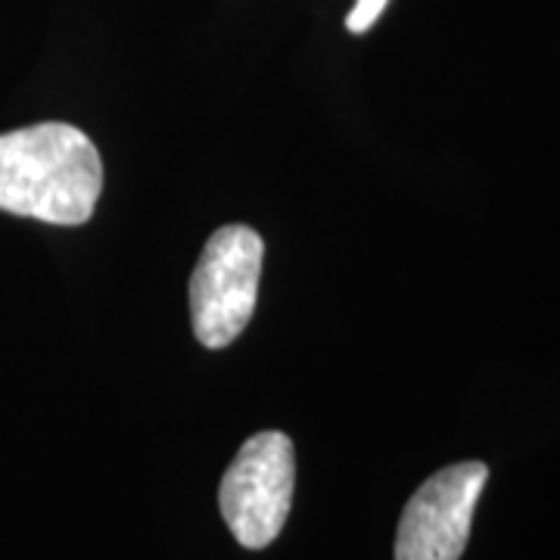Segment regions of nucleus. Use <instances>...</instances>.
<instances>
[{"label":"nucleus","instance_id":"nucleus-1","mask_svg":"<svg viewBox=\"0 0 560 560\" xmlns=\"http://www.w3.org/2000/svg\"><path fill=\"white\" fill-rule=\"evenodd\" d=\"M103 162L84 131L44 121L0 135V209L75 228L94 215Z\"/></svg>","mask_w":560,"mask_h":560},{"label":"nucleus","instance_id":"nucleus-2","mask_svg":"<svg viewBox=\"0 0 560 560\" xmlns=\"http://www.w3.org/2000/svg\"><path fill=\"white\" fill-rule=\"evenodd\" d=\"M265 243L246 224L219 228L190 275V324L206 349L241 337L256 312Z\"/></svg>","mask_w":560,"mask_h":560},{"label":"nucleus","instance_id":"nucleus-3","mask_svg":"<svg viewBox=\"0 0 560 560\" xmlns=\"http://www.w3.org/2000/svg\"><path fill=\"white\" fill-rule=\"evenodd\" d=\"M296 486V452L287 433L265 430L243 442L219 489L221 517L243 548H268L278 539Z\"/></svg>","mask_w":560,"mask_h":560},{"label":"nucleus","instance_id":"nucleus-4","mask_svg":"<svg viewBox=\"0 0 560 560\" xmlns=\"http://www.w3.org/2000/svg\"><path fill=\"white\" fill-rule=\"evenodd\" d=\"M486 480L482 460H460L423 482L401 511L396 560H460Z\"/></svg>","mask_w":560,"mask_h":560},{"label":"nucleus","instance_id":"nucleus-5","mask_svg":"<svg viewBox=\"0 0 560 560\" xmlns=\"http://www.w3.org/2000/svg\"><path fill=\"white\" fill-rule=\"evenodd\" d=\"M386 3H389V0H355L352 13L346 16V28H349L352 35H364L374 22L381 20Z\"/></svg>","mask_w":560,"mask_h":560}]
</instances>
